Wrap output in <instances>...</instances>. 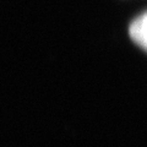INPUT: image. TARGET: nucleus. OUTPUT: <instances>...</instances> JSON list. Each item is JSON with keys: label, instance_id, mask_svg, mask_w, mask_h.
<instances>
[{"label": "nucleus", "instance_id": "obj_1", "mask_svg": "<svg viewBox=\"0 0 147 147\" xmlns=\"http://www.w3.org/2000/svg\"><path fill=\"white\" fill-rule=\"evenodd\" d=\"M130 37L139 47L147 52V12L139 16L131 24Z\"/></svg>", "mask_w": 147, "mask_h": 147}]
</instances>
